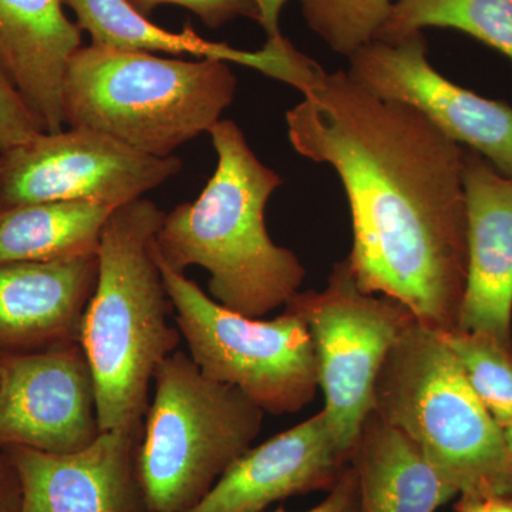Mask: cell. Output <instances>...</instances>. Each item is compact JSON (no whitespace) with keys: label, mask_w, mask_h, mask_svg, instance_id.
<instances>
[{"label":"cell","mask_w":512,"mask_h":512,"mask_svg":"<svg viewBox=\"0 0 512 512\" xmlns=\"http://www.w3.org/2000/svg\"><path fill=\"white\" fill-rule=\"evenodd\" d=\"M286 113L296 153L328 164L348 197L350 268L439 332L458 328L468 249L466 148L402 103L379 99L348 72L320 67Z\"/></svg>","instance_id":"6da1fadb"},{"label":"cell","mask_w":512,"mask_h":512,"mask_svg":"<svg viewBox=\"0 0 512 512\" xmlns=\"http://www.w3.org/2000/svg\"><path fill=\"white\" fill-rule=\"evenodd\" d=\"M210 136L217 168L197 200L165 214L157 256L181 274L194 265L207 269L214 301L261 319L286 305L306 275L298 256L266 231V204L284 181L255 156L234 121H218Z\"/></svg>","instance_id":"7a4b0ae2"},{"label":"cell","mask_w":512,"mask_h":512,"mask_svg":"<svg viewBox=\"0 0 512 512\" xmlns=\"http://www.w3.org/2000/svg\"><path fill=\"white\" fill-rule=\"evenodd\" d=\"M165 212L146 198L111 212L101 232L96 288L80 345L92 367L101 431L138 434L158 365L178 348L180 330L156 256Z\"/></svg>","instance_id":"3957f363"},{"label":"cell","mask_w":512,"mask_h":512,"mask_svg":"<svg viewBox=\"0 0 512 512\" xmlns=\"http://www.w3.org/2000/svg\"><path fill=\"white\" fill-rule=\"evenodd\" d=\"M227 62H187L114 47L82 46L63 83L64 124L97 131L154 157L210 133L237 92Z\"/></svg>","instance_id":"277c9868"},{"label":"cell","mask_w":512,"mask_h":512,"mask_svg":"<svg viewBox=\"0 0 512 512\" xmlns=\"http://www.w3.org/2000/svg\"><path fill=\"white\" fill-rule=\"evenodd\" d=\"M403 431L460 498L512 500V456L437 330L413 319L384 359L373 409Z\"/></svg>","instance_id":"5b68a950"},{"label":"cell","mask_w":512,"mask_h":512,"mask_svg":"<svg viewBox=\"0 0 512 512\" xmlns=\"http://www.w3.org/2000/svg\"><path fill=\"white\" fill-rule=\"evenodd\" d=\"M136 470L148 512H187L251 448L265 412L175 350L154 373Z\"/></svg>","instance_id":"8992f818"},{"label":"cell","mask_w":512,"mask_h":512,"mask_svg":"<svg viewBox=\"0 0 512 512\" xmlns=\"http://www.w3.org/2000/svg\"><path fill=\"white\" fill-rule=\"evenodd\" d=\"M157 262L175 325L202 375L237 387L265 413H298L315 399V348L298 315L288 309L272 320L239 315L158 256Z\"/></svg>","instance_id":"52a82bcc"},{"label":"cell","mask_w":512,"mask_h":512,"mask_svg":"<svg viewBox=\"0 0 512 512\" xmlns=\"http://www.w3.org/2000/svg\"><path fill=\"white\" fill-rule=\"evenodd\" d=\"M285 309L308 326L325 393L323 412L340 448L350 454L372 412L384 359L414 316L392 298L363 291L348 258L333 266L323 291L295 293Z\"/></svg>","instance_id":"ba28073f"},{"label":"cell","mask_w":512,"mask_h":512,"mask_svg":"<svg viewBox=\"0 0 512 512\" xmlns=\"http://www.w3.org/2000/svg\"><path fill=\"white\" fill-rule=\"evenodd\" d=\"M180 158L141 153L97 131L37 134L0 154V207L84 201L119 208L180 173Z\"/></svg>","instance_id":"9c48e42d"},{"label":"cell","mask_w":512,"mask_h":512,"mask_svg":"<svg viewBox=\"0 0 512 512\" xmlns=\"http://www.w3.org/2000/svg\"><path fill=\"white\" fill-rule=\"evenodd\" d=\"M353 82L379 99L423 114L447 137L512 175V107L464 89L427 59L423 32L396 42L373 40L349 57Z\"/></svg>","instance_id":"30bf717a"},{"label":"cell","mask_w":512,"mask_h":512,"mask_svg":"<svg viewBox=\"0 0 512 512\" xmlns=\"http://www.w3.org/2000/svg\"><path fill=\"white\" fill-rule=\"evenodd\" d=\"M100 434L96 384L80 342L0 355V446L66 454Z\"/></svg>","instance_id":"8fae6325"},{"label":"cell","mask_w":512,"mask_h":512,"mask_svg":"<svg viewBox=\"0 0 512 512\" xmlns=\"http://www.w3.org/2000/svg\"><path fill=\"white\" fill-rule=\"evenodd\" d=\"M138 434L101 431L90 446L56 454L9 446L19 512H148L138 483Z\"/></svg>","instance_id":"7c38bea8"},{"label":"cell","mask_w":512,"mask_h":512,"mask_svg":"<svg viewBox=\"0 0 512 512\" xmlns=\"http://www.w3.org/2000/svg\"><path fill=\"white\" fill-rule=\"evenodd\" d=\"M320 412L245 451L187 512H264L293 495L330 491L349 466Z\"/></svg>","instance_id":"4fadbf2b"},{"label":"cell","mask_w":512,"mask_h":512,"mask_svg":"<svg viewBox=\"0 0 512 512\" xmlns=\"http://www.w3.org/2000/svg\"><path fill=\"white\" fill-rule=\"evenodd\" d=\"M463 180L468 266L458 329L512 348V175L466 148Z\"/></svg>","instance_id":"5bb4252c"},{"label":"cell","mask_w":512,"mask_h":512,"mask_svg":"<svg viewBox=\"0 0 512 512\" xmlns=\"http://www.w3.org/2000/svg\"><path fill=\"white\" fill-rule=\"evenodd\" d=\"M97 272V254L0 262V355L80 342Z\"/></svg>","instance_id":"9a60e30c"},{"label":"cell","mask_w":512,"mask_h":512,"mask_svg":"<svg viewBox=\"0 0 512 512\" xmlns=\"http://www.w3.org/2000/svg\"><path fill=\"white\" fill-rule=\"evenodd\" d=\"M63 0H0V66L46 133L64 127L63 83L82 32Z\"/></svg>","instance_id":"2e32d148"},{"label":"cell","mask_w":512,"mask_h":512,"mask_svg":"<svg viewBox=\"0 0 512 512\" xmlns=\"http://www.w3.org/2000/svg\"><path fill=\"white\" fill-rule=\"evenodd\" d=\"M76 15L80 29L92 36L93 45L133 52L191 55L252 67L291 84L299 92L315 77L318 63L292 46L286 37L268 40L258 52L234 49L225 43L202 39L190 25L173 33L141 15L127 0H63Z\"/></svg>","instance_id":"e0dca14e"},{"label":"cell","mask_w":512,"mask_h":512,"mask_svg":"<svg viewBox=\"0 0 512 512\" xmlns=\"http://www.w3.org/2000/svg\"><path fill=\"white\" fill-rule=\"evenodd\" d=\"M350 466L359 484L357 512H437L458 493L402 430L372 410Z\"/></svg>","instance_id":"ac0fdd59"},{"label":"cell","mask_w":512,"mask_h":512,"mask_svg":"<svg viewBox=\"0 0 512 512\" xmlns=\"http://www.w3.org/2000/svg\"><path fill=\"white\" fill-rule=\"evenodd\" d=\"M116 208L84 201H43L0 207V262L50 261L97 254Z\"/></svg>","instance_id":"d6986e66"},{"label":"cell","mask_w":512,"mask_h":512,"mask_svg":"<svg viewBox=\"0 0 512 512\" xmlns=\"http://www.w3.org/2000/svg\"><path fill=\"white\" fill-rule=\"evenodd\" d=\"M426 28L467 33L503 53L512 66V0H397L377 39L396 42Z\"/></svg>","instance_id":"ffe728a7"},{"label":"cell","mask_w":512,"mask_h":512,"mask_svg":"<svg viewBox=\"0 0 512 512\" xmlns=\"http://www.w3.org/2000/svg\"><path fill=\"white\" fill-rule=\"evenodd\" d=\"M439 333L485 409L501 427L510 423L512 348L488 333L458 328Z\"/></svg>","instance_id":"44dd1931"},{"label":"cell","mask_w":512,"mask_h":512,"mask_svg":"<svg viewBox=\"0 0 512 512\" xmlns=\"http://www.w3.org/2000/svg\"><path fill=\"white\" fill-rule=\"evenodd\" d=\"M397 0H301L306 25L345 57L377 39Z\"/></svg>","instance_id":"7402d4cb"},{"label":"cell","mask_w":512,"mask_h":512,"mask_svg":"<svg viewBox=\"0 0 512 512\" xmlns=\"http://www.w3.org/2000/svg\"><path fill=\"white\" fill-rule=\"evenodd\" d=\"M40 121L0 66V154L43 133Z\"/></svg>","instance_id":"603a6c76"},{"label":"cell","mask_w":512,"mask_h":512,"mask_svg":"<svg viewBox=\"0 0 512 512\" xmlns=\"http://www.w3.org/2000/svg\"><path fill=\"white\" fill-rule=\"evenodd\" d=\"M141 15L148 16L161 5H177L195 13L208 28L217 29L232 20H259L256 0H127Z\"/></svg>","instance_id":"cb8c5ba5"},{"label":"cell","mask_w":512,"mask_h":512,"mask_svg":"<svg viewBox=\"0 0 512 512\" xmlns=\"http://www.w3.org/2000/svg\"><path fill=\"white\" fill-rule=\"evenodd\" d=\"M359 511V484L353 467H346L338 483L329 491L322 503L303 512H357ZM274 512H289L279 507Z\"/></svg>","instance_id":"d4e9b609"},{"label":"cell","mask_w":512,"mask_h":512,"mask_svg":"<svg viewBox=\"0 0 512 512\" xmlns=\"http://www.w3.org/2000/svg\"><path fill=\"white\" fill-rule=\"evenodd\" d=\"M22 490L8 451L0 446V512H19Z\"/></svg>","instance_id":"484cf974"},{"label":"cell","mask_w":512,"mask_h":512,"mask_svg":"<svg viewBox=\"0 0 512 512\" xmlns=\"http://www.w3.org/2000/svg\"><path fill=\"white\" fill-rule=\"evenodd\" d=\"M288 0H256L259 9V25L265 30L268 40L281 39L279 16Z\"/></svg>","instance_id":"4316f807"},{"label":"cell","mask_w":512,"mask_h":512,"mask_svg":"<svg viewBox=\"0 0 512 512\" xmlns=\"http://www.w3.org/2000/svg\"><path fill=\"white\" fill-rule=\"evenodd\" d=\"M481 511L483 512H512L511 498L494 497L481 501Z\"/></svg>","instance_id":"83f0119b"},{"label":"cell","mask_w":512,"mask_h":512,"mask_svg":"<svg viewBox=\"0 0 512 512\" xmlns=\"http://www.w3.org/2000/svg\"><path fill=\"white\" fill-rule=\"evenodd\" d=\"M457 512H483L481 511V501L471 500V498H460Z\"/></svg>","instance_id":"f1b7e54d"},{"label":"cell","mask_w":512,"mask_h":512,"mask_svg":"<svg viewBox=\"0 0 512 512\" xmlns=\"http://www.w3.org/2000/svg\"><path fill=\"white\" fill-rule=\"evenodd\" d=\"M503 433L505 443H507L508 450H510L512 456V421H510L508 424H505L503 427Z\"/></svg>","instance_id":"f546056e"}]
</instances>
